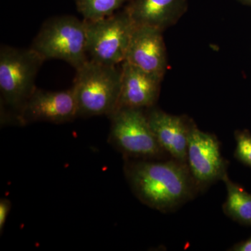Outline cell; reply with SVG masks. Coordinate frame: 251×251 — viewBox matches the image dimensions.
<instances>
[{"mask_svg":"<svg viewBox=\"0 0 251 251\" xmlns=\"http://www.w3.org/2000/svg\"><path fill=\"white\" fill-rule=\"evenodd\" d=\"M124 171L140 202L161 212L176 210L200 192L187 165L174 158H126Z\"/></svg>","mask_w":251,"mask_h":251,"instance_id":"1","label":"cell"},{"mask_svg":"<svg viewBox=\"0 0 251 251\" xmlns=\"http://www.w3.org/2000/svg\"><path fill=\"white\" fill-rule=\"evenodd\" d=\"M44 59L32 49L1 46L0 49L1 120L14 121L36 88V75Z\"/></svg>","mask_w":251,"mask_h":251,"instance_id":"2","label":"cell"},{"mask_svg":"<svg viewBox=\"0 0 251 251\" xmlns=\"http://www.w3.org/2000/svg\"><path fill=\"white\" fill-rule=\"evenodd\" d=\"M73 85L78 117L110 116L118 108L122 66L105 65L88 59L76 69Z\"/></svg>","mask_w":251,"mask_h":251,"instance_id":"3","label":"cell"},{"mask_svg":"<svg viewBox=\"0 0 251 251\" xmlns=\"http://www.w3.org/2000/svg\"><path fill=\"white\" fill-rule=\"evenodd\" d=\"M29 48L45 61L60 59L76 70L89 59L85 21L68 15L49 18Z\"/></svg>","mask_w":251,"mask_h":251,"instance_id":"4","label":"cell"},{"mask_svg":"<svg viewBox=\"0 0 251 251\" xmlns=\"http://www.w3.org/2000/svg\"><path fill=\"white\" fill-rule=\"evenodd\" d=\"M108 117L111 122L109 142L125 159L162 160L167 154L157 141L144 109L120 108Z\"/></svg>","mask_w":251,"mask_h":251,"instance_id":"5","label":"cell"},{"mask_svg":"<svg viewBox=\"0 0 251 251\" xmlns=\"http://www.w3.org/2000/svg\"><path fill=\"white\" fill-rule=\"evenodd\" d=\"M84 21L89 59L111 66L125 62L135 27L126 9L103 19Z\"/></svg>","mask_w":251,"mask_h":251,"instance_id":"6","label":"cell"},{"mask_svg":"<svg viewBox=\"0 0 251 251\" xmlns=\"http://www.w3.org/2000/svg\"><path fill=\"white\" fill-rule=\"evenodd\" d=\"M228 164L222 156L217 137L202 131L193 123L188 139L186 165L200 192L217 181H224L228 175Z\"/></svg>","mask_w":251,"mask_h":251,"instance_id":"7","label":"cell"},{"mask_svg":"<svg viewBox=\"0 0 251 251\" xmlns=\"http://www.w3.org/2000/svg\"><path fill=\"white\" fill-rule=\"evenodd\" d=\"M78 117L74 87L67 90L48 91L36 87L18 117V125L33 122L67 123Z\"/></svg>","mask_w":251,"mask_h":251,"instance_id":"8","label":"cell"},{"mask_svg":"<svg viewBox=\"0 0 251 251\" xmlns=\"http://www.w3.org/2000/svg\"><path fill=\"white\" fill-rule=\"evenodd\" d=\"M162 32L157 28L135 25L125 61L163 79L167 69V53Z\"/></svg>","mask_w":251,"mask_h":251,"instance_id":"9","label":"cell"},{"mask_svg":"<svg viewBox=\"0 0 251 251\" xmlns=\"http://www.w3.org/2000/svg\"><path fill=\"white\" fill-rule=\"evenodd\" d=\"M146 112L149 123L161 148L172 158L186 164L188 139L194 123L186 116H178L154 108Z\"/></svg>","mask_w":251,"mask_h":251,"instance_id":"10","label":"cell"},{"mask_svg":"<svg viewBox=\"0 0 251 251\" xmlns=\"http://www.w3.org/2000/svg\"><path fill=\"white\" fill-rule=\"evenodd\" d=\"M121 66V90L118 108L148 109L154 106L159 96L163 79L145 72L126 61Z\"/></svg>","mask_w":251,"mask_h":251,"instance_id":"11","label":"cell"},{"mask_svg":"<svg viewBox=\"0 0 251 251\" xmlns=\"http://www.w3.org/2000/svg\"><path fill=\"white\" fill-rule=\"evenodd\" d=\"M126 9L135 25L163 31L182 17L188 9V0H132Z\"/></svg>","mask_w":251,"mask_h":251,"instance_id":"12","label":"cell"},{"mask_svg":"<svg viewBox=\"0 0 251 251\" xmlns=\"http://www.w3.org/2000/svg\"><path fill=\"white\" fill-rule=\"evenodd\" d=\"M227 191L223 211L229 219L244 226L251 227V194L229 179H224Z\"/></svg>","mask_w":251,"mask_h":251,"instance_id":"13","label":"cell"},{"mask_svg":"<svg viewBox=\"0 0 251 251\" xmlns=\"http://www.w3.org/2000/svg\"><path fill=\"white\" fill-rule=\"evenodd\" d=\"M128 0H75L77 11L85 21H97L116 13Z\"/></svg>","mask_w":251,"mask_h":251,"instance_id":"14","label":"cell"},{"mask_svg":"<svg viewBox=\"0 0 251 251\" xmlns=\"http://www.w3.org/2000/svg\"><path fill=\"white\" fill-rule=\"evenodd\" d=\"M236 149L234 157L238 161L251 167V133L247 130H238L234 133Z\"/></svg>","mask_w":251,"mask_h":251,"instance_id":"15","label":"cell"},{"mask_svg":"<svg viewBox=\"0 0 251 251\" xmlns=\"http://www.w3.org/2000/svg\"><path fill=\"white\" fill-rule=\"evenodd\" d=\"M11 208V202L9 200L5 199V198L1 199L0 201V232H2L4 229Z\"/></svg>","mask_w":251,"mask_h":251,"instance_id":"16","label":"cell"},{"mask_svg":"<svg viewBox=\"0 0 251 251\" xmlns=\"http://www.w3.org/2000/svg\"><path fill=\"white\" fill-rule=\"evenodd\" d=\"M232 251H251V236L247 240L237 243L229 249Z\"/></svg>","mask_w":251,"mask_h":251,"instance_id":"17","label":"cell"},{"mask_svg":"<svg viewBox=\"0 0 251 251\" xmlns=\"http://www.w3.org/2000/svg\"><path fill=\"white\" fill-rule=\"evenodd\" d=\"M239 1H241L243 4L251 6V0H239Z\"/></svg>","mask_w":251,"mask_h":251,"instance_id":"18","label":"cell"}]
</instances>
